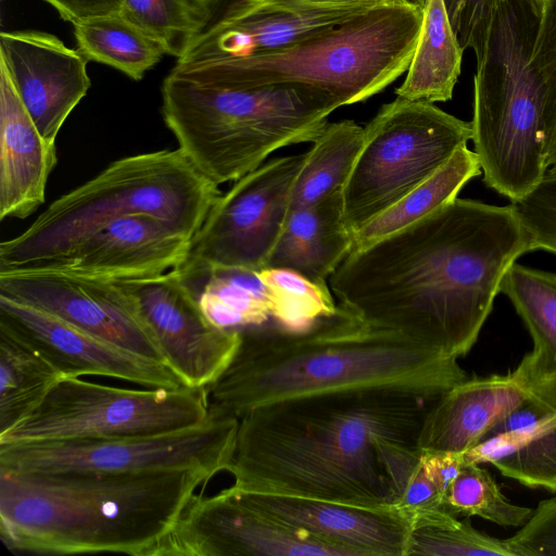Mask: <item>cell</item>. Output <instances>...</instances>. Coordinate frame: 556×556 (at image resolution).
<instances>
[{
  "mask_svg": "<svg viewBox=\"0 0 556 556\" xmlns=\"http://www.w3.org/2000/svg\"><path fill=\"white\" fill-rule=\"evenodd\" d=\"M268 1L270 0H211L207 2L205 21L195 37Z\"/></svg>",
  "mask_w": 556,
  "mask_h": 556,
  "instance_id": "cell-42",
  "label": "cell"
},
{
  "mask_svg": "<svg viewBox=\"0 0 556 556\" xmlns=\"http://www.w3.org/2000/svg\"><path fill=\"white\" fill-rule=\"evenodd\" d=\"M439 395L368 389L285 399L239 418L232 486L367 508L392 507L389 442L417 445Z\"/></svg>",
  "mask_w": 556,
  "mask_h": 556,
  "instance_id": "cell-2",
  "label": "cell"
},
{
  "mask_svg": "<svg viewBox=\"0 0 556 556\" xmlns=\"http://www.w3.org/2000/svg\"><path fill=\"white\" fill-rule=\"evenodd\" d=\"M77 50L88 60L110 65L140 80L164 54L163 46L119 12L74 24Z\"/></svg>",
  "mask_w": 556,
  "mask_h": 556,
  "instance_id": "cell-30",
  "label": "cell"
},
{
  "mask_svg": "<svg viewBox=\"0 0 556 556\" xmlns=\"http://www.w3.org/2000/svg\"><path fill=\"white\" fill-rule=\"evenodd\" d=\"M481 174L475 152L462 147L427 180L354 232L352 251L429 216L456 199L464 186Z\"/></svg>",
  "mask_w": 556,
  "mask_h": 556,
  "instance_id": "cell-27",
  "label": "cell"
},
{
  "mask_svg": "<svg viewBox=\"0 0 556 556\" xmlns=\"http://www.w3.org/2000/svg\"><path fill=\"white\" fill-rule=\"evenodd\" d=\"M220 193L178 148L118 159L2 241L0 274L21 271L126 215H150L193 239Z\"/></svg>",
  "mask_w": 556,
  "mask_h": 556,
  "instance_id": "cell-7",
  "label": "cell"
},
{
  "mask_svg": "<svg viewBox=\"0 0 556 556\" xmlns=\"http://www.w3.org/2000/svg\"><path fill=\"white\" fill-rule=\"evenodd\" d=\"M236 490L261 511L344 548L351 556H406L410 525L394 507L367 508Z\"/></svg>",
  "mask_w": 556,
  "mask_h": 556,
  "instance_id": "cell-20",
  "label": "cell"
},
{
  "mask_svg": "<svg viewBox=\"0 0 556 556\" xmlns=\"http://www.w3.org/2000/svg\"><path fill=\"white\" fill-rule=\"evenodd\" d=\"M206 388L127 389L63 378L0 443L97 437L153 435L203 425Z\"/></svg>",
  "mask_w": 556,
  "mask_h": 556,
  "instance_id": "cell-10",
  "label": "cell"
},
{
  "mask_svg": "<svg viewBox=\"0 0 556 556\" xmlns=\"http://www.w3.org/2000/svg\"><path fill=\"white\" fill-rule=\"evenodd\" d=\"M421 21L420 9L379 4L285 48L172 71L235 87L306 86L349 105L379 93L407 71Z\"/></svg>",
  "mask_w": 556,
  "mask_h": 556,
  "instance_id": "cell-8",
  "label": "cell"
},
{
  "mask_svg": "<svg viewBox=\"0 0 556 556\" xmlns=\"http://www.w3.org/2000/svg\"><path fill=\"white\" fill-rule=\"evenodd\" d=\"M304 155L270 160L220 193L193 237L189 257L181 267L254 271L266 268L290 213Z\"/></svg>",
  "mask_w": 556,
  "mask_h": 556,
  "instance_id": "cell-12",
  "label": "cell"
},
{
  "mask_svg": "<svg viewBox=\"0 0 556 556\" xmlns=\"http://www.w3.org/2000/svg\"><path fill=\"white\" fill-rule=\"evenodd\" d=\"M0 329L40 353L64 378L103 376L143 388L187 387L167 364L3 295H0Z\"/></svg>",
  "mask_w": 556,
  "mask_h": 556,
  "instance_id": "cell-16",
  "label": "cell"
},
{
  "mask_svg": "<svg viewBox=\"0 0 556 556\" xmlns=\"http://www.w3.org/2000/svg\"><path fill=\"white\" fill-rule=\"evenodd\" d=\"M462 48L476 53L482 46L492 11L503 0H443Z\"/></svg>",
  "mask_w": 556,
  "mask_h": 556,
  "instance_id": "cell-39",
  "label": "cell"
},
{
  "mask_svg": "<svg viewBox=\"0 0 556 556\" xmlns=\"http://www.w3.org/2000/svg\"><path fill=\"white\" fill-rule=\"evenodd\" d=\"M60 16L73 24L91 17L119 12L122 0H43Z\"/></svg>",
  "mask_w": 556,
  "mask_h": 556,
  "instance_id": "cell-41",
  "label": "cell"
},
{
  "mask_svg": "<svg viewBox=\"0 0 556 556\" xmlns=\"http://www.w3.org/2000/svg\"><path fill=\"white\" fill-rule=\"evenodd\" d=\"M491 465L503 476L528 488L556 494V416Z\"/></svg>",
  "mask_w": 556,
  "mask_h": 556,
  "instance_id": "cell-35",
  "label": "cell"
},
{
  "mask_svg": "<svg viewBox=\"0 0 556 556\" xmlns=\"http://www.w3.org/2000/svg\"><path fill=\"white\" fill-rule=\"evenodd\" d=\"M463 51L443 0H427L418 41L396 97L413 101L452 99L462 67Z\"/></svg>",
  "mask_w": 556,
  "mask_h": 556,
  "instance_id": "cell-24",
  "label": "cell"
},
{
  "mask_svg": "<svg viewBox=\"0 0 556 556\" xmlns=\"http://www.w3.org/2000/svg\"><path fill=\"white\" fill-rule=\"evenodd\" d=\"M533 341L516 370L526 382L556 376V273L513 264L501 286Z\"/></svg>",
  "mask_w": 556,
  "mask_h": 556,
  "instance_id": "cell-25",
  "label": "cell"
},
{
  "mask_svg": "<svg viewBox=\"0 0 556 556\" xmlns=\"http://www.w3.org/2000/svg\"><path fill=\"white\" fill-rule=\"evenodd\" d=\"M446 508L457 517L477 516L505 527H522L533 508L511 503L493 476L477 464L466 465L451 483Z\"/></svg>",
  "mask_w": 556,
  "mask_h": 556,
  "instance_id": "cell-34",
  "label": "cell"
},
{
  "mask_svg": "<svg viewBox=\"0 0 556 556\" xmlns=\"http://www.w3.org/2000/svg\"><path fill=\"white\" fill-rule=\"evenodd\" d=\"M527 388L535 400L556 413V376L529 381Z\"/></svg>",
  "mask_w": 556,
  "mask_h": 556,
  "instance_id": "cell-43",
  "label": "cell"
},
{
  "mask_svg": "<svg viewBox=\"0 0 556 556\" xmlns=\"http://www.w3.org/2000/svg\"><path fill=\"white\" fill-rule=\"evenodd\" d=\"M529 396L514 369L506 375L465 379L441 393L421 424L419 450L466 452Z\"/></svg>",
  "mask_w": 556,
  "mask_h": 556,
  "instance_id": "cell-21",
  "label": "cell"
},
{
  "mask_svg": "<svg viewBox=\"0 0 556 556\" xmlns=\"http://www.w3.org/2000/svg\"><path fill=\"white\" fill-rule=\"evenodd\" d=\"M0 295L167 364L134 299L117 280L38 270L3 273L0 274Z\"/></svg>",
  "mask_w": 556,
  "mask_h": 556,
  "instance_id": "cell-15",
  "label": "cell"
},
{
  "mask_svg": "<svg viewBox=\"0 0 556 556\" xmlns=\"http://www.w3.org/2000/svg\"><path fill=\"white\" fill-rule=\"evenodd\" d=\"M376 5L270 0L195 37L175 66H200L285 48Z\"/></svg>",
  "mask_w": 556,
  "mask_h": 556,
  "instance_id": "cell-19",
  "label": "cell"
},
{
  "mask_svg": "<svg viewBox=\"0 0 556 556\" xmlns=\"http://www.w3.org/2000/svg\"><path fill=\"white\" fill-rule=\"evenodd\" d=\"M364 140V127L351 119L327 123L304 153L291 194L290 211L342 191Z\"/></svg>",
  "mask_w": 556,
  "mask_h": 556,
  "instance_id": "cell-28",
  "label": "cell"
},
{
  "mask_svg": "<svg viewBox=\"0 0 556 556\" xmlns=\"http://www.w3.org/2000/svg\"><path fill=\"white\" fill-rule=\"evenodd\" d=\"M199 305L214 326L242 329L271 320L268 290L257 271L242 268L185 269Z\"/></svg>",
  "mask_w": 556,
  "mask_h": 556,
  "instance_id": "cell-26",
  "label": "cell"
},
{
  "mask_svg": "<svg viewBox=\"0 0 556 556\" xmlns=\"http://www.w3.org/2000/svg\"><path fill=\"white\" fill-rule=\"evenodd\" d=\"M55 144L37 129L0 65V219H24L46 200L56 164Z\"/></svg>",
  "mask_w": 556,
  "mask_h": 556,
  "instance_id": "cell-22",
  "label": "cell"
},
{
  "mask_svg": "<svg viewBox=\"0 0 556 556\" xmlns=\"http://www.w3.org/2000/svg\"><path fill=\"white\" fill-rule=\"evenodd\" d=\"M472 138L471 123L437 105L396 97L364 127L342 188L343 219L354 232L432 176Z\"/></svg>",
  "mask_w": 556,
  "mask_h": 556,
  "instance_id": "cell-9",
  "label": "cell"
},
{
  "mask_svg": "<svg viewBox=\"0 0 556 556\" xmlns=\"http://www.w3.org/2000/svg\"><path fill=\"white\" fill-rule=\"evenodd\" d=\"M514 556L505 540L476 530L446 509L424 515L410 523L406 556Z\"/></svg>",
  "mask_w": 556,
  "mask_h": 556,
  "instance_id": "cell-31",
  "label": "cell"
},
{
  "mask_svg": "<svg viewBox=\"0 0 556 556\" xmlns=\"http://www.w3.org/2000/svg\"><path fill=\"white\" fill-rule=\"evenodd\" d=\"M534 251L515 205L456 198L353 250L329 278L340 305L447 356H465L513 264Z\"/></svg>",
  "mask_w": 556,
  "mask_h": 556,
  "instance_id": "cell-1",
  "label": "cell"
},
{
  "mask_svg": "<svg viewBox=\"0 0 556 556\" xmlns=\"http://www.w3.org/2000/svg\"><path fill=\"white\" fill-rule=\"evenodd\" d=\"M207 2L211 1V0H206Z\"/></svg>",
  "mask_w": 556,
  "mask_h": 556,
  "instance_id": "cell-46",
  "label": "cell"
},
{
  "mask_svg": "<svg viewBox=\"0 0 556 556\" xmlns=\"http://www.w3.org/2000/svg\"><path fill=\"white\" fill-rule=\"evenodd\" d=\"M351 556L244 501L233 486L194 495L152 556Z\"/></svg>",
  "mask_w": 556,
  "mask_h": 556,
  "instance_id": "cell-13",
  "label": "cell"
},
{
  "mask_svg": "<svg viewBox=\"0 0 556 556\" xmlns=\"http://www.w3.org/2000/svg\"><path fill=\"white\" fill-rule=\"evenodd\" d=\"M353 237L344 223L338 191L313 205L290 211L266 268L291 269L327 283L352 251Z\"/></svg>",
  "mask_w": 556,
  "mask_h": 556,
  "instance_id": "cell-23",
  "label": "cell"
},
{
  "mask_svg": "<svg viewBox=\"0 0 556 556\" xmlns=\"http://www.w3.org/2000/svg\"><path fill=\"white\" fill-rule=\"evenodd\" d=\"M419 465L437 489L446 496L451 483L466 463L464 452L419 450Z\"/></svg>",
  "mask_w": 556,
  "mask_h": 556,
  "instance_id": "cell-40",
  "label": "cell"
},
{
  "mask_svg": "<svg viewBox=\"0 0 556 556\" xmlns=\"http://www.w3.org/2000/svg\"><path fill=\"white\" fill-rule=\"evenodd\" d=\"M191 244V238L164 222L132 214L89 231L21 271H53L103 280L143 278L181 267Z\"/></svg>",
  "mask_w": 556,
  "mask_h": 556,
  "instance_id": "cell-17",
  "label": "cell"
},
{
  "mask_svg": "<svg viewBox=\"0 0 556 556\" xmlns=\"http://www.w3.org/2000/svg\"><path fill=\"white\" fill-rule=\"evenodd\" d=\"M533 59L545 88V148L549 169L556 163V0H543Z\"/></svg>",
  "mask_w": 556,
  "mask_h": 556,
  "instance_id": "cell-36",
  "label": "cell"
},
{
  "mask_svg": "<svg viewBox=\"0 0 556 556\" xmlns=\"http://www.w3.org/2000/svg\"><path fill=\"white\" fill-rule=\"evenodd\" d=\"M312 4H343V3H377V4H401L424 10L427 0H295Z\"/></svg>",
  "mask_w": 556,
  "mask_h": 556,
  "instance_id": "cell-44",
  "label": "cell"
},
{
  "mask_svg": "<svg viewBox=\"0 0 556 556\" xmlns=\"http://www.w3.org/2000/svg\"><path fill=\"white\" fill-rule=\"evenodd\" d=\"M198 469L138 472L0 470V533L9 549L152 556L195 491Z\"/></svg>",
  "mask_w": 556,
  "mask_h": 556,
  "instance_id": "cell-4",
  "label": "cell"
},
{
  "mask_svg": "<svg viewBox=\"0 0 556 556\" xmlns=\"http://www.w3.org/2000/svg\"><path fill=\"white\" fill-rule=\"evenodd\" d=\"M63 378L40 353L0 329V437L30 415Z\"/></svg>",
  "mask_w": 556,
  "mask_h": 556,
  "instance_id": "cell-29",
  "label": "cell"
},
{
  "mask_svg": "<svg viewBox=\"0 0 556 556\" xmlns=\"http://www.w3.org/2000/svg\"><path fill=\"white\" fill-rule=\"evenodd\" d=\"M547 172L548 173H556V163Z\"/></svg>",
  "mask_w": 556,
  "mask_h": 556,
  "instance_id": "cell-45",
  "label": "cell"
},
{
  "mask_svg": "<svg viewBox=\"0 0 556 556\" xmlns=\"http://www.w3.org/2000/svg\"><path fill=\"white\" fill-rule=\"evenodd\" d=\"M543 0H503L476 53L472 138L484 184L518 201L548 170L545 88L534 64Z\"/></svg>",
  "mask_w": 556,
  "mask_h": 556,
  "instance_id": "cell-6",
  "label": "cell"
},
{
  "mask_svg": "<svg viewBox=\"0 0 556 556\" xmlns=\"http://www.w3.org/2000/svg\"><path fill=\"white\" fill-rule=\"evenodd\" d=\"M88 60L52 34L39 30L2 31L0 65L40 135L55 144L64 122L87 94Z\"/></svg>",
  "mask_w": 556,
  "mask_h": 556,
  "instance_id": "cell-18",
  "label": "cell"
},
{
  "mask_svg": "<svg viewBox=\"0 0 556 556\" xmlns=\"http://www.w3.org/2000/svg\"><path fill=\"white\" fill-rule=\"evenodd\" d=\"M505 542L514 556H556V494L541 501L530 519Z\"/></svg>",
  "mask_w": 556,
  "mask_h": 556,
  "instance_id": "cell-38",
  "label": "cell"
},
{
  "mask_svg": "<svg viewBox=\"0 0 556 556\" xmlns=\"http://www.w3.org/2000/svg\"><path fill=\"white\" fill-rule=\"evenodd\" d=\"M337 304L304 330L274 321L239 329L233 359L206 388L210 414L240 418L285 399L354 390L440 395L467 378L457 358Z\"/></svg>",
  "mask_w": 556,
  "mask_h": 556,
  "instance_id": "cell-3",
  "label": "cell"
},
{
  "mask_svg": "<svg viewBox=\"0 0 556 556\" xmlns=\"http://www.w3.org/2000/svg\"><path fill=\"white\" fill-rule=\"evenodd\" d=\"M257 275L268 290L271 320L283 329L304 330L338 307L327 283L286 268H264Z\"/></svg>",
  "mask_w": 556,
  "mask_h": 556,
  "instance_id": "cell-32",
  "label": "cell"
},
{
  "mask_svg": "<svg viewBox=\"0 0 556 556\" xmlns=\"http://www.w3.org/2000/svg\"><path fill=\"white\" fill-rule=\"evenodd\" d=\"M238 427L237 417L210 414L201 426L164 434L0 443V470L124 473L198 469L213 478L230 464Z\"/></svg>",
  "mask_w": 556,
  "mask_h": 556,
  "instance_id": "cell-11",
  "label": "cell"
},
{
  "mask_svg": "<svg viewBox=\"0 0 556 556\" xmlns=\"http://www.w3.org/2000/svg\"><path fill=\"white\" fill-rule=\"evenodd\" d=\"M530 233L534 250L556 254V173H546L522 199L511 202Z\"/></svg>",
  "mask_w": 556,
  "mask_h": 556,
  "instance_id": "cell-37",
  "label": "cell"
},
{
  "mask_svg": "<svg viewBox=\"0 0 556 556\" xmlns=\"http://www.w3.org/2000/svg\"><path fill=\"white\" fill-rule=\"evenodd\" d=\"M340 101L312 87H235L170 71L162 115L178 149L216 185L236 181L274 151L313 142Z\"/></svg>",
  "mask_w": 556,
  "mask_h": 556,
  "instance_id": "cell-5",
  "label": "cell"
},
{
  "mask_svg": "<svg viewBox=\"0 0 556 556\" xmlns=\"http://www.w3.org/2000/svg\"><path fill=\"white\" fill-rule=\"evenodd\" d=\"M117 281L134 299L166 363L187 387L208 388L223 375L239 349L240 330L208 321L179 268Z\"/></svg>",
  "mask_w": 556,
  "mask_h": 556,
  "instance_id": "cell-14",
  "label": "cell"
},
{
  "mask_svg": "<svg viewBox=\"0 0 556 556\" xmlns=\"http://www.w3.org/2000/svg\"><path fill=\"white\" fill-rule=\"evenodd\" d=\"M206 0H122L119 14L179 59L202 27Z\"/></svg>",
  "mask_w": 556,
  "mask_h": 556,
  "instance_id": "cell-33",
  "label": "cell"
}]
</instances>
